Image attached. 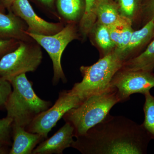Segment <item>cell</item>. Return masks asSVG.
<instances>
[{
    "mask_svg": "<svg viewBox=\"0 0 154 154\" xmlns=\"http://www.w3.org/2000/svg\"><path fill=\"white\" fill-rule=\"evenodd\" d=\"M76 138L71 147L83 154H146L152 140L142 124L110 113Z\"/></svg>",
    "mask_w": 154,
    "mask_h": 154,
    "instance_id": "obj_1",
    "label": "cell"
},
{
    "mask_svg": "<svg viewBox=\"0 0 154 154\" xmlns=\"http://www.w3.org/2000/svg\"><path fill=\"white\" fill-rule=\"evenodd\" d=\"M13 90L6 103L7 116L13 122L26 128L33 119L52 106L50 101L42 99L35 94L32 83L22 73L7 79Z\"/></svg>",
    "mask_w": 154,
    "mask_h": 154,
    "instance_id": "obj_2",
    "label": "cell"
},
{
    "mask_svg": "<svg viewBox=\"0 0 154 154\" xmlns=\"http://www.w3.org/2000/svg\"><path fill=\"white\" fill-rule=\"evenodd\" d=\"M119 102L117 89L110 86L104 92L88 97L78 107L68 111L63 118L73 127L74 137H76L102 121Z\"/></svg>",
    "mask_w": 154,
    "mask_h": 154,
    "instance_id": "obj_3",
    "label": "cell"
},
{
    "mask_svg": "<svg viewBox=\"0 0 154 154\" xmlns=\"http://www.w3.org/2000/svg\"><path fill=\"white\" fill-rule=\"evenodd\" d=\"M123 63L113 50L92 65L82 66L80 70L83 79L80 82L75 83L70 92L85 100L94 94L104 92L110 87L113 76L121 68Z\"/></svg>",
    "mask_w": 154,
    "mask_h": 154,
    "instance_id": "obj_4",
    "label": "cell"
},
{
    "mask_svg": "<svg viewBox=\"0 0 154 154\" xmlns=\"http://www.w3.org/2000/svg\"><path fill=\"white\" fill-rule=\"evenodd\" d=\"M42 59L41 48L30 41H20L19 46L0 59V76L6 79L34 72Z\"/></svg>",
    "mask_w": 154,
    "mask_h": 154,
    "instance_id": "obj_5",
    "label": "cell"
},
{
    "mask_svg": "<svg viewBox=\"0 0 154 154\" xmlns=\"http://www.w3.org/2000/svg\"><path fill=\"white\" fill-rule=\"evenodd\" d=\"M25 33L47 51L52 60L54 76L53 85H56L60 81L66 83L67 79L61 65V57L64 50L68 45L78 37L76 28L74 23L67 25L60 31L51 35H40L30 33Z\"/></svg>",
    "mask_w": 154,
    "mask_h": 154,
    "instance_id": "obj_6",
    "label": "cell"
},
{
    "mask_svg": "<svg viewBox=\"0 0 154 154\" xmlns=\"http://www.w3.org/2000/svg\"><path fill=\"white\" fill-rule=\"evenodd\" d=\"M84 100L79 96L72 94L69 90L61 91L55 104L36 116L25 129L47 138L50 131L65 113L78 107Z\"/></svg>",
    "mask_w": 154,
    "mask_h": 154,
    "instance_id": "obj_7",
    "label": "cell"
},
{
    "mask_svg": "<svg viewBox=\"0 0 154 154\" xmlns=\"http://www.w3.org/2000/svg\"><path fill=\"white\" fill-rule=\"evenodd\" d=\"M117 90L120 102L129 100L132 94H144L154 88V73L146 71H129L120 69L110 82Z\"/></svg>",
    "mask_w": 154,
    "mask_h": 154,
    "instance_id": "obj_8",
    "label": "cell"
},
{
    "mask_svg": "<svg viewBox=\"0 0 154 154\" xmlns=\"http://www.w3.org/2000/svg\"><path fill=\"white\" fill-rule=\"evenodd\" d=\"M10 10L25 21L28 25L27 31L30 33L40 35H53L63 28L60 23L49 22L38 17L28 0H16Z\"/></svg>",
    "mask_w": 154,
    "mask_h": 154,
    "instance_id": "obj_9",
    "label": "cell"
},
{
    "mask_svg": "<svg viewBox=\"0 0 154 154\" xmlns=\"http://www.w3.org/2000/svg\"><path fill=\"white\" fill-rule=\"evenodd\" d=\"M74 130L72 125L66 122L51 137L40 143L32 154H62L65 149L71 147L74 141Z\"/></svg>",
    "mask_w": 154,
    "mask_h": 154,
    "instance_id": "obj_10",
    "label": "cell"
},
{
    "mask_svg": "<svg viewBox=\"0 0 154 154\" xmlns=\"http://www.w3.org/2000/svg\"><path fill=\"white\" fill-rule=\"evenodd\" d=\"M13 143L10 154H32L36 145L45 139L41 134L28 132L25 128L12 124Z\"/></svg>",
    "mask_w": 154,
    "mask_h": 154,
    "instance_id": "obj_11",
    "label": "cell"
},
{
    "mask_svg": "<svg viewBox=\"0 0 154 154\" xmlns=\"http://www.w3.org/2000/svg\"><path fill=\"white\" fill-rule=\"evenodd\" d=\"M154 22L150 21L140 30L134 31L127 45L119 52H116L123 63L137 56L141 48L153 38Z\"/></svg>",
    "mask_w": 154,
    "mask_h": 154,
    "instance_id": "obj_12",
    "label": "cell"
},
{
    "mask_svg": "<svg viewBox=\"0 0 154 154\" xmlns=\"http://www.w3.org/2000/svg\"><path fill=\"white\" fill-rule=\"evenodd\" d=\"M21 19L11 10L8 14L0 11V38L30 41L32 38L25 33L26 25Z\"/></svg>",
    "mask_w": 154,
    "mask_h": 154,
    "instance_id": "obj_13",
    "label": "cell"
},
{
    "mask_svg": "<svg viewBox=\"0 0 154 154\" xmlns=\"http://www.w3.org/2000/svg\"><path fill=\"white\" fill-rule=\"evenodd\" d=\"M97 22L107 26L115 25L120 28L133 23L120 15L116 0H97Z\"/></svg>",
    "mask_w": 154,
    "mask_h": 154,
    "instance_id": "obj_14",
    "label": "cell"
},
{
    "mask_svg": "<svg viewBox=\"0 0 154 154\" xmlns=\"http://www.w3.org/2000/svg\"><path fill=\"white\" fill-rule=\"evenodd\" d=\"M121 69L129 71H153L154 39L143 52L124 62Z\"/></svg>",
    "mask_w": 154,
    "mask_h": 154,
    "instance_id": "obj_15",
    "label": "cell"
},
{
    "mask_svg": "<svg viewBox=\"0 0 154 154\" xmlns=\"http://www.w3.org/2000/svg\"><path fill=\"white\" fill-rule=\"evenodd\" d=\"M60 14L66 19L76 21L82 18L85 12V0H57Z\"/></svg>",
    "mask_w": 154,
    "mask_h": 154,
    "instance_id": "obj_16",
    "label": "cell"
},
{
    "mask_svg": "<svg viewBox=\"0 0 154 154\" xmlns=\"http://www.w3.org/2000/svg\"><path fill=\"white\" fill-rule=\"evenodd\" d=\"M91 33L93 34L96 43L102 49L104 56L115 49V45L111 40L107 26L96 21L90 34Z\"/></svg>",
    "mask_w": 154,
    "mask_h": 154,
    "instance_id": "obj_17",
    "label": "cell"
},
{
    "mask_svg": "<svg viewBox=\"0 0 154 154\" xmlns=\"http://www.w3.org/2000/svg\"><path fill=\"white\" fill-rule=\"evenodd\" d=\"M85 12L81 18L79 25L80 32L84 38L90 34L97 21V0H85Z\"/></svg>",
    "mask_w": 154,
    "mask_h": 154,
    "instance_id": "obj_18",
    "label": "cell"
},
{
    "mask_svg": "<svg viewBox=\"0 0 154 154\" xmlns=\"http://www.w3.org/2000/svg\"><path fill=\"white\" fill-rule=\"evenodd\" d=\"M119 13L132 23L141 14L143 0H116Z\"/></svg>",
    "mask_w": 154,
    "mask_h": 154,
    "instance_id": "obj_19",
    "label": "cell"
},
{
    "mask_svg": "<svg viewBox=\"0 0 154 154\" xmlns=\"http://www.w3.org/2000/svg\"><path fill=\"white\" fill-rule=\"evenodd\" d=\"M143 95L145 99L143 107L144 119L142 124L152 140H154V96L150 91Z\"/></svg>",
    "mask_w": 154,
    "mask_h": 154,
    "instance_id": "obj_20",
    "label": "cell"
},
{
    "mask_svg": "<svg viewBox=\"0 0 154 154\" xmlns=\"http://www.w3.org/2000/svg\"><path fill=\"white\" fill-rule=\"evenodd\" d=\"M13 119L8 116L0 119V147L11 145Z\"/></svg>",
    "mask_w": 154,
    "mask_h": 154,
    "instance_id": "obj_21",
    "label": "cell"
},
{
    "mask_svg": "<svg viewBox=\"0 0 154 154\" xmlns=\"http://www.w3.org/2000/svg\"><path fill=\"white\" fill-rule=\"evenodd\" d=\"M12 85L8 80L0 76V110L5 105L12 91Z\"/></svg>",
    "mask_w": 154,
    "mask_h": 154,
    "instance_id": "obj_22",
    "label": "cell"
},
{
    "mask_svg": "<svg viewBox=\"0 0 154 154\" xmlns=\"http://www.w3.org/2000/svg\"><path fill=\"white\" fill-rule=\"evenodd\" d=\"M20 41L14 38H0V59L13 48L19 46Z\"/></svg>",
    "mask_w": 154,
    "mask_h": 154,
    "instance_id": "obj_23",
    "label": "cell"
},
{
    "mask_svg": "<svg viewBox=\"0 0 154 154\" xmlns=\"http://www.w3.org/2000/svg\"><path fill=\"white\" fill-rule=\"evenodd\" d=\"M133 29L132 25H128L121 28V41L119 47L117 49H114L116 52H119L126 47L131 38Z\"/></svg>",
    "mask_w": 154,
    "mask_h": 154,
    "instance_id": "obj_24",
    "label": "cell"
},
{
    "mask_svg": "<svg viewBox=\"0 0 154 154\" xmlns=\"http://www.w3.org/2000/svg\"><path fill=\"white\" fill-rule=\"evenodd\" d=\"M141 14L146 17L147 22L150 21L154 22V0H143Z\"/></svg>",
    "mask_w": 154,
    "mask_h": 154,
    "instance_id": "obj_25",
    "label": "cell"
},
{
    "mask_svg": "<svg viewBox=\"0 0 154 154\" xmlns=\"http://www.w3.org/2000/svg\"><path fill=\"white\" fill-rule=\"evenodd\" d=\"M111 40L115 45V49H117L119 47L121 41V28L115 25L107 26Z\"/></svg>",
    "mask_w": 154,
    "mask_h": 154,
    "instance_id": "obj_26",
    "label": "cell"
},
{
    "mask_svg": "<svg viewBox=\"0 0 154 154\" xmlns=\"http://www.w3.org/2000/svg\"><path fill=\"white\" fill-rule=\"evenodd\" d=\"M16 0H0V5L3 8L11 9L13 3Z\"/></svg>",
    "mask_w": 154,
    "mask_h": 154,
    "instance_id": "obj_27",
    "label": "cell"
},
{
    "mask_svg": "<svg viewBox=\"0 0 154 154\" xmlns=\"http://www.w3.org/2000/svg\"><path fill=\"white\" fill-rule=\"evenodd\" d=\"M38 1L43 3L45 5L48 6L50 8H51L53 5L54 0H38Z\"/></svg>",
    "mask_w": 154,
    "mask_h": 154,
    "instance_id": "obj_28",
    "label": "cell"
},
{
    "mask_svg": "<svg viewBox=\"0 0 154 154\" xmlns=\"http://www.w3.org/2000/svg\"><path fill=\"white\" fill-rule=\"evenodd\" d=\"M10 149H9V147H0V154H9Z\"/></svg>",
    "mask_w": 154,
    "mask_h": 154,
    "instance_id": "obj_29",
    "label": "cell"
},
{
    "mask_svg": "<svg viewBox=\"0 0 154 154\" xmlns=\"http://www.w3.org/2000/svg\"><path fill=\"white\" fill-rule=\"evenodd\" d=\"M3 9H4V8H3V7L1 5H0V11H2V12H3Z\"/></svg>",
    "mask_w": 154,
    "mask_h": 154,
    "instance_id": "obj_30",
    "label": "cell"
},
{
    "mask_svg": "<svg viewBox=\"0 0 154 154\" xmlns=\"http://www.w3.org/2000/svg\"><path fill=\"white\" fill-rule=\"evenodd\" d=\"M154 37V35H153V38Z\"/></svg>",
    "mask_w": 154,
    "mask_h": 154,
    "instance_id": "obj_31",
    "label": "cell"
}]
</instances>
